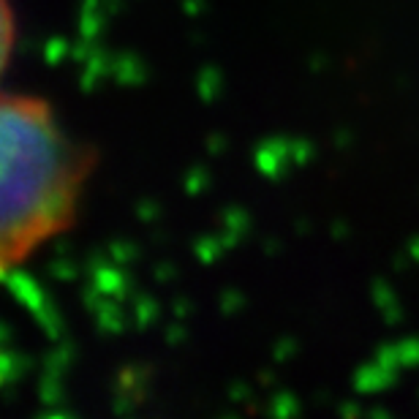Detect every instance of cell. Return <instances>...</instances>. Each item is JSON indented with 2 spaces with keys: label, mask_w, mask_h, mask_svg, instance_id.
Instances as JSON below:
<instances>
[{
  "label": "cell",
  "mask_w": 419,
  "mask_h": 419,
  "mask_svg": "<svg viewBox=\"0 0 419 419\" xmlns=\"http://www.w3.org/2000/svg\"><path fill=\"white\" fill-rule=\"evenodd\" d=\"M0 152V253L14 270L73 223L93 155L44 98L16 93L3 95Z\"/></svg>",
  "instance_id": "6da1fadb"
}]
</instances>
